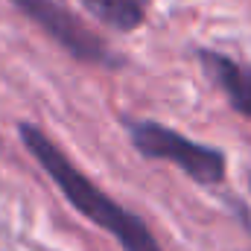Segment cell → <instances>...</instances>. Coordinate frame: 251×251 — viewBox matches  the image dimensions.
I'll return each instance as SVG.
<instances>
[{"mask_svg": "<svg viewBox=\"0 0 251 251\" xmlns=\"http://www.w3.org/2000/svg\"><path fill=\"white\" fill-rule=\"evenodd\" d=\"M79 6L114 32L140 29L149 12V0H79Z\"/></svg>", "mask_w": 251, "mask_h": 251, "instance_id": "5", "label": "cell"}, {"mask_svg": "<svg viewBox=\"0 0 251 251\" xmlns=\"http://www.w3.org/2000/svg\"><path fill=\"white\" fill-rule=\"evenodd\" d=\"M131 146L149 161H170L196 184H219L228 170V155L219 146L190 140L187 134L158 120H123Z\"/></svg>", "mask_w": 251, "mask_h": 251, "instance_id": "2", "label": "cell"}, {"mask_svg": "<svg viewBox=\"0 0 251 251\" xmlns=\"http://www.w3.org/2000/svg\"><path fill=\"white\" fill-rule=\"evenodd\" d=\"M18 137L26 146V152L41 164V170L50 176V181L64 193V199L85 216L91 219L97 228L108 231L123 251H164L158 246L155 234L149 231V225L123 207L117 199H111L97 181H91L67 155L64 149L50 140L35 123H21L18 126Z\"/></svg>", "mask_w": 251, "mask_h": 251, "instance_id": "1", "label": "cell"}, {"mask_svg": "<svg viewBox=\"0 0 251 251\" xmlns=\"http://www.w3.org/2000/svg\"><path fill=\"white\" fill-rule=\"evenodd\" d=\"M9 3L21 15H26L32 24H38L76 62L108 67V70H120L126 64L120 53H114L85 21H79L59 0H9Z\"/></svg>", "mask_w": 251, "mask_h": 251, "instance_id": "3", "label": "cell"}, {"mask_svg": "<svg viewBox=\"0 0 251 251\" xmlns=\"http://www.w3.org/2000/svg\"><path fill=\"white\" fill-rule=\"evenodd\" d=\"M201 70L213 79V85L228 97L231 108L251 120V67L216 50H196Z\"/></svg>", "mask_w": 251, "mask_h": 251, "instance_id": "4", "label": "cell"}]
</instances>
